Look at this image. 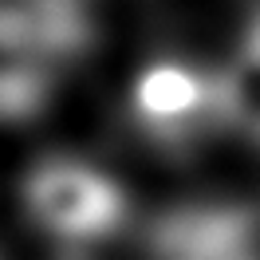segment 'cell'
<instances>
[{
	"label": "cell",
	"instance_id": "7a4b0ae2",
	"mask_svg": "<svg viewBox=\"0 0 260 260\" xmlns=\"http://www.w3.org/2000/svg\"><path fill=\"white\" fill-rule=\"evenodd\" d=\"M134 114L162 146H193L205 134L221 130L213 107V79L181 63H166L142 75L134 91Z\"/></svg>",
	"mask_w": 260,
	"mask_h": 260
},
{
	"label": "cell",
	"instance_id": "277c9868",
	"mask_svg": "<svg viewBox=\"0 0 260 260\" xmlns=\"http://www.w3.org/2000/svg\"><path fill=\"white\" fill-rule=\"evenodd\" d=\"M209 79L221 130H233L244 142L260 146V16L244 28L237 48Z\"/></svg>",
	"mask_w": 260,
	"mask_h": 260
},
{
	"label": "cell",
	"instance_id": "3957f363",
	"mask_svg": "<svg viewBox=\"0 0 260 260\" xmlns=\"http://www.w3.org/2000/svg\"><path fill=\"white\" fill-rule=\"evenodd\" d=\"M83 0H0V51L48 71L87 44Z\"/></svg>",
	"mask_w": 260,
	"mask_h": 260
},
{
	"label": "cell",
	"instance_id": "6da1fadb",
	"mask_svg": "<svg viewBox=\"0 0 260 260\" xmlns=\"http://www.w3.org/2000/svg\"><path fill=\"white\" fill-rule=\"evenodd\" d=\"M24 209L48 237L63 244H95L114 237L130 217V197L118 181L79 158H44L24 178Z\"/></svg>",
	"mask_w": 260,
	"mask_h": 260
}]
</instances>
